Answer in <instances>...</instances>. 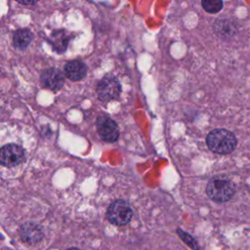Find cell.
Listing matches in <instances>:
<instances>
[{"label":"cell","instance_id":"obj_7","mask_svg":"<svg viewBox=\"0 0 250 250\" xmlns=\"http://www.w3.org/2000/svg\"><path fill=\"white\" fill-rule=\"evenodd\" d=\"M40 82L44 88L56 92L62 88L64 84V76L59 68L50 67L41 73Z\"/></svg>","mask_w":250,"mask_h":250},{"label":"cell","instance_id":"obj_1","mask_svg":"<svg viewBox=\"0 0 250 250\" xmlns=\"http://www.w3.org/2000/svg\"><path fill=\"white\" fill-rule=\"evenodd\" d=\"M206 143L210 150L219 154H228L236 146L234 135L226 129L211 131L206 138Z\"/></svg>","mask_w":250,"mask_h":250},{"label":"cell","instance_id":"obj_6","mask_svg":"<svg viewBox=\"0 0 250 250\" xmlns=\"http://www.w3.org/2000/svg\"><path fill=\"white\" fill-rule=\"evenodd\" d=\"M24 160V150L16 144H7L1 148L0 161L6 167H14Z\"/></svg>","mask_w":250,"mask_h":250},{"label":"cell","instance_id":"obj_4","mask_svg":"<svg viewBox=\"0 0 250 250\" xmlns=\"http://www.w3.org/2000/svg\"><path fill=\"white\" fill-rule=\"evenodd\" d=\"M98 98L104 103L118 99L121 93L120 82L111 75L104 76L97 85L96 88Z\"/></svg>","mask_w":250,"mask_h":250},{"label":"cell","instance_id":"obj_11","mask_svg":"<svg viewBox=\"0 0 250 250\" xmlns=\"http://www.w3.org/2000/svg\"><path fill=\"white\" fill-rule=\"evenodd\" d=\"M32 40V33L27 28L18 29L13 36V44L19 50H24Z\"/></svg>","mask_w":250,"mask_h":250},{"label":"cell","instance_id":"obj_14","mask_svg":"<svg viewBox=\"0 0 250 250\" xmlns=\"http://www.w3.org/2000/svg\"><path fill=\"white\" fill-rule=\"evenodd\" d=\"M18 3H20L21 5H35V4H37L36 1H18Z\"/></svg>","mask_w":250,"mask_h":250},{"label":"cell","instance_id":"obj_9","mask_svg":"<svg viewBox=\"0 0 250 250\" xmlns=\"http://www.w3.org/2000/svg\"><path fill=\"white\" fill-rule=\"evenodd\" d=\"M64 73L72 81H78L85 77L87 73V66L79 60H73L64 65Z\"/></svg>","mask_w":250,"mask_h":250},{"label":"cell","instance_id":"obj_15","mask_svg":"<svg viewBox=\"0 0 250 250\" xmlns=\"http://www.w3.org/2000/svg\"><path fill=\"white\" fill-rule=\"evenodd\" d=\"M66 250H80V249H78V248H76V247H72V248H68V249H66Z\"/></svg>","mask_w":250,"mask_h":250},{"label":"cell","instance_id":"obj_12","mask_svg":"<svg viewBox=\"0 0 250 250\" xmlns=\"http://www.w3.org/2000/svg\"><path fill=\"white\" fill-rule=\"evenodd\" d=\"M203 9L208 13H218L223 8V2L220 0H203L201 2Z\"/></svg>","mask_w":250,"mask_h":250},{"label":"cell","instance_id":"obj_13","mask_svg":"<svg viewBox=\"0 0 250 250\" xmlns=\"http://www.w3.org/2000/svg\"><path fill=\"white\" fill-rule=\"evenodd\" d=\"M177 232H178L179 236H180L188 246H190L193 250H198V245H197L196 241H195L188 233L185 232V231H184L183 229H177Z\"/></svg>","mask_w":250,"mask_h":250},{"label":"cell","instance_id":"obj_8","mask_svg":"<svg viewBox=\"0 0 250 250\" xmlns=\"http://www.w3.org/2000/svg\"><path fill=\"white\" fill-rule=\"evenodd\" d=\"M19 233L21 240L28 244H35L39 242L44 235L42 229L32 222L22 224L19 229Z\"/></svg>","mask_w":250,"mask_h":250},{"label":"cell","instance_id":"obj_5","mask_svg":"<svg viewBox=\"0 0 250 250\" xmlns=\"http://www.w3.org/2000/svg\"><path fill=\"white\" fill-rule=\"evenodd\" d=\"M97 130L100 137L109 143L117 141L119 137V129L116 122L107 115H100L96 120Z\"/></svg>","mask_w":250,"mask_h":250},{"label":"cell","instance_id":"obj_10","mask_svg":"<svg viewBox=\"0 0 250 250\" xmlns=\"http://www.w3.org/2000/svg\"><path fill=\"white\" fill-rule=\"evenodd\" d=\"M50 43L53 46V49L57 53H63L68 45L69 42V35L65 30H56L53 31L50 39Z\"/></svg>","mask_w":250,"mask_h":250},{"label":"cell","instance_id":"obj_3","mask_svg":"<svg viewBox=\"0 0 250 250\" xmlns=\"http://www.w3.org/2000/svg\"><path fill=\"white\" fill-rule=\"evenodd\" d=\"M133 216V210L129 203L123 199H117L112 202L106 211L107 220L115 226L127 225Z\"/></svg>","mask_w":250,"mask_h":250},{"label":"cell","instance_id":"obj_2","mask_svg":"<svg viewBox=\"0 0 250 250\" xmlns=\"http://www.w3.org/2000/svg\"><path fill=\"white\" fill-rule=\"evenodd\" d=\"M235 187L233 183L223 177H214L209 180L206 192L207 195L214 201L222 203L229 200L234 194Z\"/></svg>","mask_w":250,"mask_h":250}]
</instances>
